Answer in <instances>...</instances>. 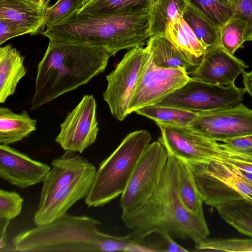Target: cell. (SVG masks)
<instances>
[{"label": "cell", "instance_id": "4dcf8cb0", "mask_svg": "<svg viewBox=\"0 0 252 252\" xmlns=\"http://www.w3.org/2000/svg\"><path fill=\"white\" fill-rule=\"evenodd\" d=\"M188 1L220 29L234 14L233 9L220 0Z\"/></svg>", "mask_w": 252, "mask_h": 252}, {"label": "cell", "instance_id": "484cf974", "mask_svg": "<svg viewBox=\"0 0 252 252\" xmlns=\"http://www.w3.org/2000/svg\"><path fill=\"white\" fill-rule=\"evenodd\" d=\"M205 50L220 46V29L189 2L182 16Z\"/></svg>", "mask_w": 252, "mask_h": 252}, {"label": "cell", "instance_id": "8fae6325", "mask_svg": "<svg viewBox=\"0 0 252 252\" xmlns=\"http://www.w3.org/2000/svg\"><path fill=\"white\" fill-rule=\"evenodd\" d=\"M189 79L184 69L158 66L150 55L139 73L128 107V114L143 107L158 103Z\"/></svg>", "mask_w": 252, "mask_h": 252}, {"label": "cell", "instance_id": "8d00e7d4", "mask_svg": "<svg viewBox=\"0 0 252 252\" xmlns=\"http://www.w3.org/2000/svg\"><path fill=\"white\" fill-rule=\"evenodd\" d=\"M226 161L237 168L252 173V159L245 155L233 152Z\"/></svg>", "mask_w": 252, "mask_h": 252}, {"label": "cell", "instance_id": "cb8c5ba5", "mask_svg": "<svg viewBox=\"0 0 252 252\" xmlns=\"http://www.w3.org/2000/svg\"><path fill=\"white\" fill-rule=\"evenodd\" d=\"M189 3L188 0H155L150 11L151 36L164 37L169 22L180 19Z\"/></svg>", "mask_w": 252, "mask_h": 252}, {"label": "cell", "instance_id": "b9f144b4", "mask_svg": "<svg viewBox=\"0 0 252 252\" xmlns=\"http://www.w3.org/2000/svg\"><path fill=\"white\" fill-rule=\"evenodd\" d=\"M234 166V165H233ZM238 172L245 178L252 183V173L241 170L236 167Z\"/></svg>", "mask_w": 252, "mask_h": 252}, {"label": "cell", "instance_id": "83f0119b", "mask_svg": "<svg viewBox=\"0 0 252 252\" xmlns=\"http://www.w3.org/2000/svg\"><path fill=\"white\" fill-rule=\"evenodd\" d=\"M137 114L155 122L189 126L197 113L182 109L154 104L146 106L135 111Z\"/></svg>", "mask_w": 252, "mask_h": 252}, {"label": "cell", "instance_id": "52a82bcc", "mask_svg": "<svg viewBox=\"0 0 252 252\" xmlns=\"http://www.w3.org/2000/svg\"><path fill=\"white\" fill-rule=\"evenodd\" d=\"M168 158L166 148L158 140L150 143L121 195L122 216L138 209L150 199L159 185Z\"/></svg>", "mask_w": 252, "mask_h": 252}, {"label": "cell", "instance_id": "30bf717a", "mask_svg": "<svg viewBox=\"0 0 252 252\" xmlns=\"http://www.w3.org/2000/svg\"><path fill=\"white\" fill-rule=\"evenodd\" d=\"M150 57L142 46L130 49L115 69L106 76L107 86L103 93L112 115L119 121L128 114V107L139 73Z\"/></svg>", "mask_w": 252, "mask_h": 252}, {"label": "cell", "instance_id": "f35d334b", "mask_svg": "<svg viewBox=\"0 0 252 252\" xmlns=\"http://www.w3.org/2000/svg\"><path fill=\"white\" fill-rule=\"evenodd\" d=\"M10 220L0 218V251L2 252L5 248L6 243V229Z\"/></svg>", "mask_w": 252, "mask_h": 252}, {"label": "cell", "instance_id": "f1b7e54d", "mask_svg": "<svg viewBox=\"0 0 252 252\" xmlns=\"http://www.w3.org/2000/svg\"><path fill=\"white\" fill-rule=\"evenodd\" d=\"M246 22L233 16L220 29V46L227 52L234 55L239 48H243Z\"/></svg>", "mask_w": 252, "mask_h": 252}, {"label": "cell", "instance_id": "74e56055", "mask_svg": "<svg viewBox=\"0 0 252 252\" xmlns=\"http://www.w3.org/2000/svg\"><path fill=\"white\" fill-rule=\"evenodd\" d=\"M163 242L157 246L158 252H185L189 251L177 244L170 235L165 233L159 234Z\"/></svg>", "mask_w": 252, "mask_h": 252}, {"label": "cell", "instance_id": "4fadbf2b", "mask_svg": "<svg viewBox=\"0 0 252 252\" xmlns=\"http://www.w3.org/2000/svg\"><path fill=\"white\" fill-rule=\"evenodd\" d=\"M96 108L93 95L86 94L68 113L55 139L64 150L81 154L95 142L99 131Z\"/></svg>", "mask_w": 252, "mask_h": 252}, {"label": "cell", "instance_id": "e575fe53", "mask_svg": "<svg viewBox=\"0 0 252 252\" xmlns=\"http://www.w3.org/2000/svg\"><path fill=\"white\" fill-rule=\"evenodd\" d=\"M222 142L236 152L252 157V134L228 139Z\"/></svg>", "mask_w": 252, "mask_h": 252}, {"label": "cell", "instance_id": "44dd1931", "mask_svg": "<svg viewBox=\"0 0 252 252\" xmlns=\"http://www.w3.org/2000/svg\"><path fill=\"white\" fill-rule=\"evenodd\" d=\"M36 121L23 111L19 114L0 107V143L8 145L21 141L36 130Z\"/></svg>", "mask_w": 252, "mask_h": 252}, {"label": "cell", "instance_id": "60d3db41", "mask_svg": "<svg viewBox=\"0 0 252 252\" xmlns=\"http://www.w3.org/2000/svg\"><path fill=\"white\" fill-rule=\"evenodd\" d=\"M223 3L231 7L232 9H234L235 6L238 4L240 0H220Z\"/></svg>", "mask_w": 252, "mask_h": 252}, {"label": "cell", "instance_id": "7bdbcfd3", "mask_svg": "<svg viewBox=\"0 0 252 252\" xmlns=\"http://www.w3.org/2000/svg\"><path fill=\"white\" fill-rule=\"evenodd\" d=\"M30 0L32 1L39 5H41L47 4V3H48V2L47 1V0Z\"/></svg>", "mask_w": 252, "mask_h": 252}, {"label": "cell", "instance_id": "d6a6232c", "mask_svg": "<svg viewBox=\"0 0 252 252\" xmlns=\"http://www.w3.org/2000/svg\"><path fill=\"white\" fill-rule=\"evenodd\" d=\"M23 198L16 192L0 189V218L12 220L21 213Z\"/></svg>", "mask_w": 252, "mask_h": 252}, {"label": "cell", "instance_id": "277c9868", "mask_svg": "<svg viewBox=\"0 0 252 252\" xmlns=\"http://www.w3.org/2000/svg\"><path fill=\"white\" fill-rule=\"evenodd\" d=\"M86 216L66 213L48 223L20 232L12 239L18 252H99L97 226Z\"/></svg>", "mask_w": 252, "mask_h": 252}, {"label": "cell", "instance_id": "603a6c76", "mask_svg": "<svg viewBox=\"0 0 252 252\" xmlns=\"http://www.w3.org/2000/svg\"><path fill=\"white\" fill-rule=\"evenodd\" d=\"M154 63L164 68H181L187 73L194 68L167 39L163 36H151L146 47Z\"/></svg>", "mask_w": 252, "mask_h": 252}, {"label": "cell", "instance_id": "9c48e42d", "mask_svg": "<svg viewBox=\"0 0 252 252\" xmlns=\"http://www.w3.org/2000/svg\"><path fill=\"white\" fill-rule=\"evenodd\" d=\"M161 131L158 140L168 154L187 162L225 160L229 157L228 147L197 133L189 126L155 122Z\"/></svg>", "mask_w": 252, "mask_h": 252}, {"label": "cell", "instance_id": "d590c367", "mask_svg": "<svg viewBox=\"0 0 252 252\" xmlns=\"http://www.w3.org/2000/svg\"><path fill=\"white\" fill-rule=\"evenodd\" d=\"M28 32L25 30L12 22L4 19H0V44L6 41Z\"/></svg>", "mask_w": 252, "mask_h": 252}, {"label": "cell", "instance_id": "836d02e7", "mask_svg": "<svg viewBox=\"0 0 252 252\" xmlns=\"http://www.w3.org/2000/svg\"><path fill=\"white\" fill-rule=\"evenodd\" d=\"M233 10V16L246 23L244 32V40H252V0H240Z\"/></svg>", "mask_w": 252, "mask_h": 252}, {"label": "cell", "instance_id": "f546056e", "mask_svg": "<svg viewBox=\"0 0 252 252\" xmlns=\"http://www.w3.org/2000/svg\"><path fill=\"white\" fill-rule=\"evenodd\" d=\"M196 252H252L250 239L207 238L195 243Z\"/></svg>", "mask_w": 252, "mask_h": 252}, {"label": "cell", "instance_id": "1f68e13d", "mask_svg": "<svg viewBox=\"0 0 252 252\" xmlns=\"http://www.w3.org/2000/svg\"><path fill=\"white\" fill-rule=\"evenodd\" d=\"M88 0H58L47 7L44 15L43 26L47 28L61 22L79 11Z\"/></svg>", "mask_w": 252, "mask_h": 252}, {"label": "cell", "instance_id": "4316f807", "mask_svg": "<svg viewBox=\"0 0 252 252\" xmlns=\"http://www.w3.org/2000/svg\"><path fill=\"white\" fill-rule=\"evenodd\" d=\"M216 209L226 222L252 238V203L243 199L218 206Z\"/></svg>", "mask_w": 252, "mask_h": 252}, {"label": "cell", "instance_id": "ffe728a7", "mask_svg": "<svg viewBox=\"0 0 252 252\" xmlns=\"http://www.w3.org/2000/svg\"><path fill=\"white\" fill-rule=\"evenodd\" d=\"M24 57L10 44L0 48V103L15 92L19 81L26 74Z\"/></svg>", "mask_w": 252, "mask_h": 252}, {"label": "cell", "instance_id": "ba28073f", "mask_svg": "<svg viewBox=\"0 0 252 252\" xmlns=\"http://www.w3.org/2000/svg\"><path fill=\"white\" fill-rule=\"evenodd\" d=\"M245 88L200 81L190 77L183 86L156 104L196 113L220 110L234 106L243 100Z\"/></svg>", "mask_w": 252, "mask_h": 252}, {"label": "cell", "instance_id": "5b68a950", "mask_svg": "<svg viewBox=\"0 0 252 252\" xmlns=\"http://www.w3.org/2000/svg\"><path fill=\"white\" fill-rule=\"evenodd\" d=\"M152 139L150 133L146 130L131 132L100 163L85 198L88 207L103 206L122 194Z\"/></svg>", "mask_w": 252, "mask_h": 252}, {"label": "cell", "instance_id": "ac0fdd59", "mask_svg": "<svg viewBox=\"0 0 252 252\" xmlns=\"http://www.w3.org/2000/svg\"><path fill=\"white\" fill-rule=\"evenodd\" d=\"M47 4L39 5L30 0H0V19L13 23L31 34L44 28Z\"/></svg>", "mask_w": 252, "mask_h": 252}, {"label": "cell", "instance_id": "ab89813d", "mask_svg": "<svg viewBox=\"0 0 252 252\" xmlns=\"http://www.w3.org/2000/svg\"><path fill=\"white\" fill-rule=\"evenodd\" d=\"M242 75L244 88L246 92L252 97V70L249 72L244 71Z\"/></svg>", "mask_w": 252, "mask_h": 252}, {"label": "cell", "instance_id": "e0dca14e", "mask_svg": "<svg viewBox=\"0 0 252 252\" xmlns=\"http://www.w3.org/2000/svg\"><path fill=\"white\" fill-rule=\"evenodd\" d=\"M93 165L83 156L70 151L54 159L52 168L42 182L37 208L45 205L57 191L69 185Z\"/></svg>", "mask_w": 252, "mask_h": 252}, {"label": "cell", "instance_id": "2e32d148", "mask_svg": "<svg viewBox=\"0 0 252 252\" xmlns=\"http://www.w3.org/2000/svg\"><path fill=\"white\" fill-rule=\"evenodd\" d=\"M96 170L93 165L69 185L57 191L45 205L37 208L33 219L35 226L53 221L66 214L77 201L85 198L92 186Z\"/></svg>", "mask_w": 252, "mask_h": 252}, {"label": "cell", "instance_id": "7c38bea8", "mask_svg": "<svg viewBox=\"0 0 252 252\" xmlns=\"http://www.w3.org/2000/svg\"><path fill=\"white\" fill-rule=\"evenodd\" d=\"M189 126L218 142L252 134V109L242 103L228 108L198 113Z\"/></svg>", "mask_w": 252, "mask_h": 252}, {"label": "cell", "instance_id": "5bb4252c", "mask_svg": "<svg viewBox=\"0 0 252 252\" xmlns=\"http://www.w3.org/2000/svg\"><path fill=\"white\" fill-rule=\"evenodd\" d=\"M51 169L8 145H0V178L18 188L42 182Z\"/></svg>", "mask_w": 252, "mask_h": 252}, {"label": "cell", "instance_id": "ee69618b", "mask_svg": "<svg viewBox=\"0 0 252 252\" xmlns=\"http://www.w3.org/2000/svg\"><path fill=\"white\" fill-rule=\"evenodd\" d=\"M49 1V0H47V1L48 2Z\"/></svg>", "mask_w": 252, "mask_h": 252}, {"label": "cell", "instance_id": "d6986e66", "mask_svg": "<svg viewBox=\"0 0 252 252\" xmlns=\"http://www.w3.org/2000/svg\"><path fill=\"white\" fill-rule=\"evenodd\" d=\"M164 37L173 44L194 69L199 64L205 50L182 17L169 22Z\"/></svg>", "mask_w": 252, "mask_h": 252}, {"label": "cell", "instance_id": "3957f363", "mask_svg": "<svg viewBox=\"0 0 252 252\" xmlns=\"http://www.w3.org/2000/svg\"><path fill=\"white\" fill-rule=\"evenodd\" d=\"M49 39L100 47L111 56L123 49L143 46L150 34L149 11L78 15L47 28Z\"/></svg>", "mask_w": 252, "mask_h": 252}, {"label": "cell", "instance_id": "9a60e30c", "mask_svg": "<svg viewBox=\"0 0 252 252\" xmlns=\"http://www.w3.org/2000/svg\"><path fill=\"white\" fill-rule=\"evenodd\" d=\"M249 66L220 46L206 52L199 64L188 73L194 79L205 83L231 86Z\"/></svg>", "mask_w": 252, "mask_h": 252}, {"label": "cell", "instance_id": "7a4b0ae2", "mask_svg": "<svg viewBox=\"0 0 252 252\" xmlns=\"http://www.w3.org/2000/svg\"><path fill=\"white\" fill-rule=\"evenodd\" d=\"M111 56L102 47L50 39L37 66L31 109L87 84L105 70Z\"/></svg>", "mask_w": 252, "mask_h": 252}, {"label": "cell", "instance_id": "6da1fadb", "mask_svg": "<svg viewBox=\"0 0 252 252\" xmlns=\"http://www.w3.org/2000/svg\"><path fill=\"white\" fill-rule=\"evenodd\" d=\"M121 218L139 241L154 233H165L173 238L191 239L195 243L210 234L205 219L192 214L182 203L177 187V159L169 154L154 194L141 207Z\"/></svg>", "mask_w": 252, "mask_h": 252}, {"label": "cell", "instance_id": "7402d4cb", "mask_svg": "<svg viewBox=\"0 0 252 252\" xmlns=\"http://www.w3.org/2000/svg\"><path fill=\"white\" fill-rule=\"evenodd\" d=\"M176 159L177 187L180 198L189 211L202 219H205L203 210V202L193 172L185 161L177 158Z\"/></svg>", "mask_w": 252, "mask_h": 252}, {"label": "cell", "instance_id": "d4e9b609", "mask_svg": "<svg viewBox=\"0 0 252 252\" xmlns=\"http://www.w3.org/2000/svg\"><path fill=\"white\" fill-rule=\"evenodd\" d=\"M155 0H88L76 14L104 15L149 11Z\"/></svg>", "mask_w": 252, "mask_h": 252}, {"label": "cell", "instance_id": "8992f818", "mask_svg": "<svg viewBox=\"0 0 252 252\" xmlns=\"http://www.w3.org/2000/svg\"><path fill=\"white\" fill-rule=\"evenodd\" d=\"M204 203L211 207L240 199L252 203V183L222 160L187 162Z\"/></svg>", "mask_w": 252, "mask_h": 252}]
</instances>
